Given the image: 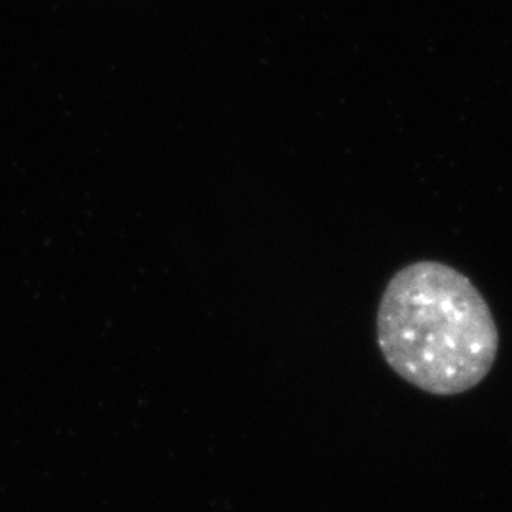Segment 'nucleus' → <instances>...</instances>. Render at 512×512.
<instances>
[{
	"label": "nucleus",
	"instance_id": "obj_1",
	"mask_svg": "<svg viewBox=\"0 0 512 512\" xmlns=\"http://www.w3.org/2000/svg\"><path fill=\"white\" fill-rule=\"evenodd\" d=\"M387 365L431 395H459L480 384L499 351L486 298L456 268L421 260L387 283L376 319Z\"/></svg>",
	"mask_w": 512,
	"mask_h": 512
}]
</instances>
